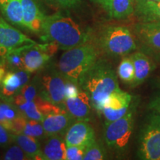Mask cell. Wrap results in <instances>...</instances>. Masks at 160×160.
Listing matches in <instances>:
<instances>
[{
  "instance_id": "obj_1",
  "label": "cell",
  "mask_w": 160,
  "mask_h": 160,
  "mask_svg": "<svg viewBox=\"0 0 160 160\" xmlns=\"http://www.w3.org/2000/svg\"><path fill=\"white\" fill-rule=\"evenodd\" d=\"M39 34L43 42L55 43L65 51L90 40L89 33L74 20L59 13L45 16Z\"/></svg>"
},
{
  "instance_id": "obj_2",
  "label": "cell",
  "mask_w": 160,
  "mask_h": 160,
  "mask_svg": "<svg viewBox=\"0 0 160 160\" xmlns=\"http://www.w3.org/2000/svg\"><path fill=\"white\" fill-rule=\"evenodd\" d=\"M79 87L88 95L92 108L99 114L108 98L120 89L117 74L111 66L99 59L86 73Z\"/></svg>"
},
{
  "instance_id": "obj_3",
  "label": "cell",
  "mask_w": 160,
  "mask_h": 160,
  "mask_svg": "<svg viewBox=\"0 0 160 160\" xmlns=\"http://www.w3.org/2000/svg\"><path fill=\"white\" fill-rule=\"evenodd\" d=\"M97 60V47L88 42L63 53L58 62L57 69L66 79L79 86Z\"/></svg>"
},
{
  "instance_id": "obj_4",
  "label": "cell",
  "mask_w": 160,
  "mask_h": 160,
  "mask_svg": "<svg viewBox=\"0 0 160 160\" xmlns=\"http://www.w3.org/2000/svg\"><path fill=\"white\" fill-rule=\"evenodd\" d=\"M98 45L105 53L113 57H124L137 49L134 33L125 26H108L102 31Z\"/></svg>"
},
{
  "instance_id": "obj_5",
  "label": "cell",
  "mask_w": 160,
  "mask_h": 160,
  "mask_svg": "<svg viewBox=\"0 0 160 160\" xmlns=\"http://www.w3.org/2000/svg\"><path fill=\"white\" fill-rule=\"evenodd\" d=\"M39 93L42 99L53 105L63 108L65 98L67 79L57 68L48 67L35 77Z\"/></svg>"
},
{
  "instance_id": "obj_6",
  "label": "cell",
  "mask_w": 160,
  "mask_h": 160,
  "mask_svg": "<svg viewBox=\"0 0 160 160\" xmlns=\"http://www.w3.org/2000/svg\"><path fill=\"white\" fill-rule=\"evenodd\" d=\"M139 156L145 160H160V114L148 117L140 133Z\"/></svg>"
},
{
  "instance_id": "obj_7",
  "label": "cell",
  "mask_w": 160,
  "mask_h": 160,
  "mask_svg": "<svg viewBox=\"0 0 160 160\" xmlns=\"http://www.w3.org/2000/svg\"><path fill=\"white\" fill-rule=\"evenodd\" d=\"M133 111L132 108L123 117L105 124L104 137L109 148L122 150L128 144L133 128Z\"/></svg>"
},
{
  "instance_id": "obj_8",
  "label": "cell",
  "mask_w": 160,
  "mask_h": 160,
  "mask_svg": "<svg viewBox=\"0 0 160 160\" xmlns=\"http://www.w3.org/2000/svg\"><path fill=\"white\" fill-rule=\"evenodd\" d=\"M134 35L140 51L160 62V22L138 24Z\"/></svg>"
},
{
  "instance_id": "obj_9",
  "label": "cell",
  "mask_w": 160,
  "mask_h": 160,
  "mask_svg": "<svg viewBox=\"0 0 160 160\" xmlns=\"http://www.w3.org/2000/svg\"><path fill=\"white\" fill-rule=\"evenodd\" d=\"M37 43L0 17V59L3 60L11 50L25 45Z\"/></svg>"
},
{
  "instance_id": "obj_10",
  "label": "cell",
  "mask_w": 160,
  "mask_h": 160,
  "mask_svg": "<svg viewBox=\"0 0 160 160\" xmlns=\"http://www.w3.org/2000/svg\"><path fill=\"white\" fill-rule=\"evenodd\" d=\"M133 97L121 89L113 92L108 98L103 106L102 114L106 122H111L123 117L132 109Z\"/></svg>"
},
{
  "instance_id": "obj_11",
  "label": "cell",
  "mask_w": 160,
  "mask_h": 160,
  "mask_svg": "<svg viewBox=\"0 0 160 160\" xmlns=\"http://www.w3.org/2000/svg\"><path fill=\"white\" fill-rule=\"evenodd\" d=\"M31 73L25 70L11 71L5 73L0 83V98L4 101L13 102L16 96L29 82Z\"/></svg>"
},
{
  "instance_id": "obj_12",
  "label": "cell",
  "mask_w": 160,
  "mask_h": 160,
  "mask_svg": "<svg viewBox=\"0 0 160 160\" xmlns=\"http://www.w3.org/2000/svg\"><path fill=\"white\" fill-rule=\"evenodd\" d=\"M67 146H82L87 148L95 141L94 131L88 120H75L65 135Z\"/></svg>"
},
{
  "instance_id": "obj_13",
  "label": "cell",
  "mask_w": 160,
  "mask_h": 160,
  "mask_svg": "<svg viewBox=\"0 0 160 160\" xmlns=\"http://www.w3.org/2000/svg\"><path fill=\"white\" fill-rule=\"evenodd\" d=\"M24 70L35 73L45 68L51 57L43 48V44L26 45L22 53Z\"/></svg>"
},
{
  "instance_id": "obj_14",
  "label": "cell",
  "mask_w": 160,
  "mask_h": 160,
  "mask_svg": "<svg viewBox=\"0 0 160 160\" xmlns=\"http://www.w3.org/2000/svg\"><path fill=\"white\" fill-rule=\"evenodd\" d=\"M63 108L75 120H88L92 105L88 95L82 90H80L77 97L65 99Z\"/></svg>"
},
{
  "instance_id": "obj_15",
  "label": "cell",
  "mask_w": 160,
  "mask_h": 160,
  "mask_svg": "<svg viewBox=\"0 0 160 160\" xmlns=\"http://www.w3.org/2000/svg\"><path fill=\"white\" fill-rule=\"evenodd\" d=\"M75 121L67 112L55 113L44 116L42 124L46 136H65L68 129Z\"/></svg>"
},
{
  "instance_id": "obj_16",
  "label": "cell",
  "mask_w": 160,
  "mask_h": 160,
  "mask_svg": "<svg viewBox=\"0 0 160 160\" xmlns=\"http://www.w3.org/2000/svg\"><path fill=\"white\" fill-rule=\"evenodd\" d=\"M23 11V22L25 28L39 33L45 14L40 8L37 0H21Z\"/></svg>"
},
{
  "instance_id": "obj_17",
  "label": "cell",
  "mask_w": 160,
  "mask_h": 160,
  "mask_svg": "<svg viewBox=\"0 0 160 160\" xmlns=\"http://www.w3.org/2000/svg\"><path fill=\"white\" fill-rule=\"evenodd\" d=\"M66 149L67 145L63 136H47L45 142L42 145V160H65Z\"/></svg>"
},
{
  "instance_id": "obj_18",
  "label": "cell",
  "mask_w": 160,
  "mask_h": 160,
  "mask_svg": "<svg viewBox=\"0 0 160 160\" xmlns=\"http://www.w3.org/2000/svg\"><path fill=\"white\" fill-rule=\"evenodd\" d=\"M131 58L133 61L135 71L134 79L131 86L137 87L145 81L154 69L155 66L153 59L142 51H137L132 53Z\"/></svg>"
},
{
  "instance_id": "obj_19",
  "label": "cell",
  "mask_w": 160,
  "mask_h": 160,
  "mask_svg": "<svg viewBox=\"0 0 160 160\" xmlns=\"http://www.w3.org/2000/svg\"><path fill=\"white\" fill-rule=\"evenodd\" d=\"M11 133H23L37 138L39 140L45 139L47 137L42 122L28 119L22 115L13 122V128Z\"/></svg>"
},
{
  "instance_id": "obj_20",
  "label": "cell",
  "mask_w": 160,
  "mask_h": 160,
  "mask_svg": "<svg viewBox=\"0 0 160 160\" xmlns=\"http://www.w3.org/2000/svg\"><path fill=\"white\" fill-rule=\"evenodd\" d=\"M134 11L142 22H160V0H134Z\"/></svg>"
},
{
  "instance_id": "obj_21",
  "label": "cell",
  "mask_w": 160,
  "mask_h": 160,
  "mask_svg": "<svg viewBox=\"0 0 160 160\" xmlns=\"http://www.w3.org/2000/svg\"><path fill=\"white\" fill-rule=\"evenodd\" d=\"M13 142L16 143L23 150L30 159H42V145L39 140L23 133H11Z\"/></svg>"
},
{
  "instance_id": "obj_22",
  "label": "cell",
  "mask_w": 160,
  "mask_h": 160,
  "mask_svg": "<svg viewBox=\"0 0 160 160\" xmlns=\"http://www.w3.org/2000/svg\"><path fill=\"white\" fill-rule=\"evenodd\" d=\"M0 11L7 22L25 28L21 0H0Z\"/></svg>"
},
{
  "instance_id": "obj_23",
  "label": "cell",
  "mask_w": 160,
  "mask_h": 160,
  "mask_svg": "<svg viewBox=\"0 0 160 160\" xmlns=\"http://www.w3.org/2000/svg\"><path fill=\"white\" fill-rule=\"evenodd\" d=\"M104 8L114 19H125L134 12V0H107Z\"/></svg>"
},
{
  "instance_id": "obj_24",
  "label": "cell",
  "mask_w": 160,
  "mask_h": 160,
  "mask_svg": "<svg viewBox=\"0 0 160 160\" xmlns=\"http://www.w3.org/2000/svg\"><path fill=\"white\" fill-rule=\"evenodd\" d=\"M13 103L17 106L21 115L23 117L40 122L42 120L44 116L34 101H29L25 99L21 94H18L13 99Z\"/></svg>"
},
{
  "instance_id": "obj_25",
  "label": "cell",
  "mask_w": 160,
  "mask_h": 160,
  "mask_svg": "<svg viewBox=\"0 0 160 160\" xmlns=\"http://www.w3.org/2000/svg\"><path fill=\"white\" fill-rule=\"evenodd\" d=\"M19 116L21 113L13 102L7 101L0 102V124L9 131H13V122Z\"/></svg>"
},
{
  "instance_id": "obj_26",
  "label": "cell",
  "mask_w": 160,
  "mask_h": 160,
  "mask_svg": "<svg viewBox=\"0 0 160 160\" xmlns=\"http://www.w3.org/2000/svg\"><path fill=\"white\" fill-rule=\"evenodd\" d=\"M25 45L11 50L4 58V62L11 71L24 70L22 53Z\"/></svg>"
},
{
  "instance_id": "obj_27",
  "label": "cell",
  "mask_w": 160,
  "mask_h": 160,
  "mask_svg": "<svg viewBox=\"0 0 160 160\" xmlns=\"http://www.w3.org/2000/svg\"><path fill=\"white\" fill-rule=\"evenodd\" d=\"M117 74L119 79L126 84H132L135 77L134 66L132 59L130 57H124L120 62L117 68Z\"/></svg>"
},
{
  "instance_id": "obj_28",
  "label": "cell",
  "mask_w": 160,
  "mask_h": 160,
  "mask_svg": "<svg viewBox=\"0 0 160 160\" xmlns=\"http://www.w3.org/2000/svg\"><path fill=\"white\" fill-rule=\"evenodd\" d=\"M105 159V153L102 146L96 140L86 148L83 159L85 160H102Z\"/></svg>"
},
{
  "instance_id": "obj_29",
  "label": "cell",
  "mask_w": 160,
  "mask_h": 160,
  "mask_svg": "<svg viewBox=\"0 0 160 160\" xmlns=\"http://www.w3.org/2000/svg\"><path fill=\"white\" fill-rule=\"evenodd\" d=\"M19 94L29 101L36 102L38 99H39L40 96L39 93V88H38V84L37 79L34 77L33 81L31 82H28L22 88Z\"/></svg>"
},
{
  "instance_id": "obj_30",
  "label": "cell",
  "mask_w": 160,
  "mask_h": 160,
  "mask_svg": "<svg viewBox=\"0 0 160 160\" xmlns=\"http://www.w3.org/2000/svg\"><path fill=\"white\" fill-rule=\"evenodd\" d=\"M3 159L5 160H27L30 159L23 150L19 145H15L8 146L3 155Z\"/></svg>"
},
{
  "instance_id": "obj_31",
  "label": "cell",
  "mask_w": 160,
  "mask_h": 160,
  "mask_svg": "<svg viewBox=\"0 0 160 160\" xmlns=\"http://www.w3.org/2000/svg\"><path fill=\"white\" fill-rule=\"evenodd\" d=\"M86 148L82 146H67L66 159L81 160L83 159Z\"/></svg>"
},
{
  "instance_id": "obj_32",
  "label": "cell",
  "mask_w": 160,
  "mask_h": 160,
  "mask_svg": "<svg viewBox=\"0 0 160 160\" xmlns=\"http://www.w3.org/2000/svg\"><path fill=\"white\" fill-rule=\"evenodd\" d=\"M13 143L11 132L0 124V147L6 148Z\"/></svg>"
},
{
  "instance_id": "obj_33",
  "label": "cell",
  "mask_w": 160,
  "mask_h": 160,
  "mask_svg": "<svg viewBox=\"0 0 160 160\" xmlns=\"http://www.w3.org/2000/svg\"><path fill=\"white\" fill-rule=\"evenodd\" d=\"M80 90L81 89L79 85L67 80L65 85V98L68 99V98L77 97Z\"/></svg>"
},
{
  "instance_id": "obj_34",
  "label": "cell",
  "mask_w": 160,
  "mask_h": 160,
  "mask_svg": "<svg viewBox=\"0 0 160 160\" xmlns=\"http://www.w3.org/2000/svg\"><path fill=\"white\" fill-rule=\"evenodd\" d=\"M82 0H53V2L63 8H71L79 5Z\"/></svg>"
},
{
  "instance_id": "obj_35",
  "label": "cell",
  "mask_w": 160,
  "mask_h": 160,
  "mask_svg": "<svg viewBox=\"0 0 160 160\" xmlns=\"http://www.w3.org/2000/svg\"><path fill=\"white\" fill-rule=\"evenodd\" d=\"M150 108L160 114V93L152 99L150 102Z\"/></svg>"
},
{
  "instance_id": "obj_36",
  "label": "cell",
  "mask_w": 160,
  "mask_h": 160,
  "mask_svg": "<svg viewBox=\"0 0 160 160\" xmlns=\"http://www.w3.org/2000/svg\"><path fill=\"white\" fill-rule=\"evenodd\" d=\"M5 70L3 68V66H0V83L2 81L5 75Z\"/></svg>"
},
{
  "instance_id": "obj_37",
  "label": "cell",
  "mask_w": 160,
  "mask_h": 160,
  "mask_svg": "<svg viewBox=\"0 0 160 160\" xmlns=\"http://www.w3.org/2000/svg\"><path fill=\"white\" fill-rule=\"evenodd\" d=\"M91 1L93 2H95V3L99 4L100 5H102V7H104V5H105V4L107 0H91Z\"/></svg>"
},
{
  "instance_id": "obj_38",
  "label": "cell",
  "mask_w": 160,
  "mask_h": 160,
  "mask_svg": "<svg viewBox=\"0 0 160 160\" xmlns=\"http://www.w3.org/2000/svg\"><path fill=\"white\" fill-rule=\"evenodd\" d=\"M4 64H5V62H4L3 60L0 59V66H3Z\"/></svg>"
},
{
  "instance_id": "obj_39",
  "label": "cell",
  "mask_w": 160,
  "mask_h": 160,
  "mask_svg": "<svg viewBox=\"0 0 160 160\" xmlns=\"http://www.w3.org/2000/svg\"><path fill=\"white\" fill-rule=\"evenodd\" d=\"M44 1L48 2H49V3H53V0H44Z\"/></svg>"
},
{
  "instance_id": "obj_40",
  "label": "cell",
  "mask_w": 160,
  "mask_h": 160,
  "mask_svg": "<svg viewBox=\"0 0 160 160\" xmlns=\"http://www.w3.org/2000/svg\"><path fill=\"white\" fill-rule=\"evenodd\" d=\"M159 89H160V82L159 83Z\"/></svg>"
},
{
  "instance_id": "obj_41",
  "label": "cell",
  "mask_w": 160,
  "mask_h": 160,
  "mask_svg": "<svg viewBox=\"0 0 160 160\" xmlns=\"http://www.w3.org/2000/svg\"><path fill=\"white\" fill-rule=\"evenodd\" d=\"M151 1H158V0H151Z\"/></svg>"
}]
</instances>
